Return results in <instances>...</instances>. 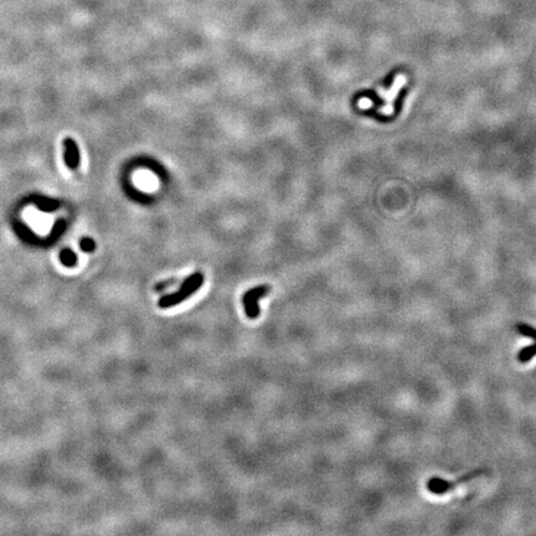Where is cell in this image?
Listing matches in <instances>:
<instances>
[{
  "label": "cell",
  "mask_w": 536,
  "mask_h": 536,
  "mask_svg": "<svg viewBox=\"0 0 536 536\" xmlns=\"http://www.w3.org/2000/svg\"><path fill=\"white\" fill-rule=\"evenodd\" d=\"M202 283H204V276L201 273H194L193 276L188 277L183 282L179 291L160 298L159 302H158V305L162 309H168V308L174 307V305L183 303L185 299H188L189 297L193 296L195 292H198L201 288Z\"/></svg>",
  "instance_id": "1"
},
{
  "label": "cell",
  "mask_w": 536,
  "mask_h": 536,
  "mask_svg": "<svg viewBox=\"0 0 536 536\" xmlns=\"http://www.w3.org/2000/svg\"><path fill=\"white\" fill-rule=\"evenodd\" d=\"M487 473V469H476V471H472L469 473L463 474L462 477H459L458 479L453 480V482H449V480L438 478V477H432L431 479L427 482V489L431 493L437 494V495H442V494L448 493V491L453 490L454 488H457L458 485L462 484V483H467L469 480L477 478V477L482 476V474Z\"/></svg>",
  "instance_id": "2"
},
{
  "label": "cell",
  "mask_w": 536,
  "mask_h": 536,
  "mask_svg": "<svg viewBox=\"0 0 536 536\" xmlns=\"http://www.w3.org/2000/svg\"><path fill=\"white\" fill-rule=\"evenodd\" d=\"M269 292L268 285H260L247 291L242 297L243 308L248 319H257L261 314L260 301Z\"/></svg>",
  "instance_id": "3"
},
{
  "label": "cell",
  "mask_w": 536,
  "mask_h": 536,
  "mask_svg": "<svg viewBox=\"0 0 536 536\" xmlns=\"http://www.w3.org/2000/svg\"><path fill=\"white\" fill-rule=\"evenodd\" d=\"M65 146V162L68 168L76 169L80 164V153L76 143L71 138H66L63 141Z\"/></svg>",
  "instance_id": "4"
},
{
  "label": "cell",
  "mask_w": 536,
  "mask_h": 536,
  "mask_svg": "<svg viewBox=\"0 0 536 536\" xmlns=\"http://www.w3.org/2000/svg\"><path fill=\"white\" fill-rule=\"evenodd\" d=\"M405 82H406V77L402 76V75H401V76L396 77V81H395V83H394L392 88H391L390 91H387V92H386V93L381 92L382 96H384L385 98H386L385 101L388 103V105H387V111H386V115H390V113L392 112V101H394V97H395L396 94L399 93L400 88H401L402 86L405 85Z\"/></svg>",
  "instance_id": "5"
},
{
  "label": "cell",
  "mask_w": 536,
  "mask_h": 536,
  "mask_svg": "<svg viewBox=\"0 0 536 536\" xmlns=\"http://www.w3.org/2000/svg\"><path fill=\"white\" fill-rule=\"evenodd\" d=\"M60 261L66 267H74L77 262V256L75 255L74 251L65 248L60 252Z\"/></svg>",
  "instance_id": "6"
},
{
  "label": "cell",
  "mask_w": 536,
  "mask_h": 536,
  "mask_svg": "<svg viewBox=\"0 0 536 536\" xmlns=\"http://www.w3.org/2000/svg\"><path fill=\"white\" fill-rule=\"evenodd\" d=\"M514 328H515V329L518 330L521 335H524V337H527V338H531L532 340L536 343V328L530 326V324H526V323H518L514 326Z\"/></svg>",
  "instance_id": "7"
},
{
  "label": "cell",
  "mask_w": 536,
  "mask_h": 536,
  "mask_svg": "<svg viewBox=\"0 0 536 536\" xmlns=\"http://www.w3.org/2000/svg\"><path fill=\"white\" fill-rule=\"evenodd\" d=\"M36 204H38V206L40 207V209H43V210H45V211H52V210H55L58 206V202L57 201H55V200L46 199V198L38 199V200H36Z\"/></svg>",
  "instance_id": "8"
},
{
  "label": "cell",
  "mask_w": 536,
  "mask_h": 536,
  "mask_svg": "<svg viewBox=\"0 0 536 536\" xmlns=\"http://www.w3.org/2000/svg\"><path fill=\"white\" fill-rule=\"evenodd\" d=\"M80 246H81V249L83 252H93L94 248H96V243H94V241L90 237H83L82 240L80 241Z\"/></svg>",
  "instance_id": "9"
}]
</instances>
